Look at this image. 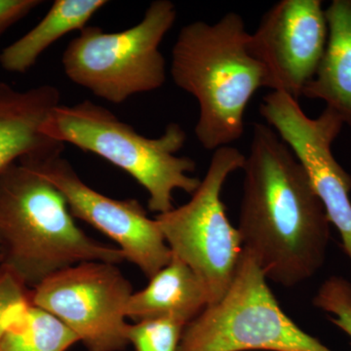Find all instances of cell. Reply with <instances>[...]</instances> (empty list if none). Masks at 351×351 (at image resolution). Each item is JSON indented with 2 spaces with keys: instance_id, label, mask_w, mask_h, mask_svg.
Here are the masks:
<instances>
[{
  "instance_id": "obj_9",
  "label": "cell",
  "mask_w": 351,
  "mask_h": 351,
  "mask_svg": "<svg viewBox=\"0 0 351 351\" xmlns=\"http://www.w3.org/2000/svg\"><path fill=\"white\" fill-rule=\"evenodd\" d=\"M63 195L69 211L119 245L126 261L151 279L172 260V252L156 219L136 199H113L90 188L62 152L25 157Z\"/></svg>"
},
{
  "instance_id": "obj_14",
  "label": "cell",
  "mask_w": 351,
  "mask_h": 351,
  "mask_svg": "<svg viewBox=\"0 0 351 351\" xmlns=\"http://www.w3.org/2000/svg\"><path fill=\"white\" fill-rule=\"evenodd\" d=\"M325 16L326 48L302 96L324 101L351 130V0H332Z\"/></svg>"
},
{
  "instance_id": "obj_2",
  "label": "cell",
  "mask_w": 351,
  "mask_h": 351,
  "mask_svg": "<svg viewBox=\"0 0 351 351\" xmlns=\"http://www.w3.org/2000/svg\"><path fill=\"white\" fill-rule=\"evenodd\" d=\"M125 261L119 248L88 237L63 195L27 161L0 172V267L27 289L86 262Z\"/></svg>"
},
{
  "instance_id": "obj_17",
  "label": "cell",
  "mask_w": 351,
  "mask_h": 351,
  "mask_svg": "<svg viewBox=\"0 0 351 351\" xmlns=\"http://www.w3.org/2000/svg\"><path fill=\"white\" fill-rule=\"evenodd\" d=\"M186 325L173 318H158L129 324L127 339L135 351H180Z\"/></svg>"
},
{
  "instance_id": "obj_20",
  "label": "cell",
  "mask_w": 351,
  "mask_h": 351,
  "mask_svg": "<svg viewBox=\"0 0 351 351\" xmlns=\"http://www.w3.org/2000/svg\"><path fill=\"white\" fill-rule=\"evenodd\" d=\"M43 3L40 0H0V34Z\"/></svg>"
},
{
  "instance_id": "obj_15",
  "label": "cell",
  "mask_w": 351,
  "mask_h": 351,
  "mask_svg": "<svg viewBox=\"0 0 351 351\" xmlns=\"http://www.w3.org/2000/svg\"><path fill=\"white\" fill-rule=\"evenodd\" d=\"M107 4L106 0H56L38 25L1 51L0 66L9 73H27L52 44L82 31Z\"/></svg>"
},
{
  "instance_id": "obj_8",
  "label": "cell",
  "mask_w": 351,
  "mask_h": 351,
  "mask_svg": "<svg viewBox=\"0 0 351 351\" xmlns=\"http://www.w3.org/2000/svg\"><path fill=\"white\" fill-rule=\"evenodd\" d=\"M131 283L112 263L86 262L60 270L32 289L29 301L69 327L89 351L128 345L127 302Z\"/></svg>"
},
{
  "instance_id": "obj_19",
  "label": "cell",
  "mask_w": 351,
  "mask_h": 351,
  "mask_svg": "<svg viewBox=\"0 0 351 351\" xmlns=\"http://www.w3.org/2000/svg\"><path fill=\"white\" fill-rule=\"evenodd\" d=\"M29 294L31 291L15 274L0 267V339L31 302Z\"/></svg>"
},
{
  "instance_id": "obj_16",
  "label": "cell",
  "mask_w": 351,
  "mask_h": 351,
  "mask_svg": "<svg viewBox=\"0 0 351 351\" xmlns=\"http://www.w3.org/2000/svg\"><path fill=\"white\" fill-rule=\"evenodd\" d=\"M80 339L52 313L27 304L0 339V351H66Z\"/></svg>"
},
{
  "instance_id": "obj_18",
  "label": "cell",
  "mask_w": 351,
  "mask_h": 351,
  "mask_svg": "<svg viewBox=\"0 0 351 351\" xmlns=\"http://www.w3.org/2000/svg\"><path fill=\"white\" fill-rule=\"evenodd\" d=\"M313 306L329 313V320L351 339V283L341 276H331L313 300Z\"/></svg>"
},
{
  "instance_id": "obj_7",
  "label": "cell",
  "mask_w": 351,
  "mask_h": 351,
  "mask_svg": "<svg viewBox=\"0 0 351 351\" xmlns=\"http://www.w3.org/2000/svg\"><path fill=\"white\" fill-rule=\"evenodd\" d=\"M245 159L230 145L217 149L191 199L156 217L173 255L204 285L209 304L226 294L243 253L241 237L228 219L221 195L228 176L242 169Z\"/></svg>"
},
{
  "instance_id": "obj_13",
  "label": "cell",
  "mask_w": 351,
  "mask_h": 351,
  "mask_svg": "<svg viewBox=\"0 0 351 351\" xmlns=\"http://www.w3.org/2000/svg\"><path fill=\"white\" fill-rule=\"evenodd\" d=\"M149 280L147 287L133 293L127 302L126 317L135 323L173 318L188 325L209 304L200 279L174 255Z\"/></svg>"
},
{
  "instance_id": "obj_10",
  "label": "cell",
  "mask_w": 351,
  "mask_h": 351,
  "mask_svg": "<svg viewBox=\"0 0 351 351\" xmlns=\"http://www.w3.org/2000/svg\"><path fill=\"white\" fill-rule=\"evenodd\" d=\"M260 113L304 166L351 263V175L332 152L343 120L329 108L311 119L299 101L283 92L265 95Z\"/></svg>"
},
{
  "instance_id": "obj_12",
  "label": "cell",
  "mask_w": 351,
  "mask_h": 351,
  "mask_svg": "<svg viewBox=\"0 0 351 351\" xmlns=\"http://www.w3.org/2000/svg\"><path fill=\"white\" fill-rule=\"evenodd\" d=\"M59 105L61 94L52 85L22 91L0 82V172L25 157L63 152L64 145L43 133Z\"/></svg>"
},
{
  "instance_id": "obj_1",
  "label": "cell",
  "mask_w": 351,
  "mask_h": 351,
  "mask_svg": "<svg viewBox=\"0 0 351 351\" xmlns=\"http://www.w3.org/2000/svg\"><path fill=\"white\" fill-rule=\"evenodd\" d=\"M237 230L267 279L293 288L326 260L331 223L306 169L269 125L254 123Z\"/></svg>"
},
{
  "instance_id": "obj_4",
  "label": "cell",
  "mask_w": 351,
  "mask_h": 351,
  "mask_svg": "<svg viewBox=\"0 0 351 351\" xmlns=\"http://www.w3.org/2000/svg\"><path fill=\"white\" fill-rule=\"evenodd\" d=\"M43 133L125 171L149 193V210L157 215L174 209L176 189L193 195L199 188L200 180L189 175L196 170L195 161L177 156L186 134L175 122L168 124L160 137L147 138L107 108L83 101L55 108Z\"/></svg>"
},
{
  "instance_id": "obj_6",
  "label": "cell",
  "mask_w": 351,
  "mask_h": 351,
  "mask_svg": "<svg viewBox=\"0 0 351 351\" xmlns=\"http://www.w3.org/2000/svg\"><path fill=\"white\" fill-rule=\"evenodd\" d=\"M267 281L243 248L230 288L186 325L180 351H334L284 313Z\"/></svg>"
},
{
  "instance_id": "obj_3",
  "label": "cell",
  "mask_w": 351,
  "mask_h": 351,
  "mask_svg": "<svg viewBox=\"0 0 351 351\" xmlns=\"http://www.w3.org/2000/svg\"><path fill=\"white\" fill-rule=\"evenodd\" d=\"M251 34L234 12L215 24L196 21L182 27L172 49L171 76L199 105L195 132L208 151L230 147L244 133L245 110L267 77L252 54Z\"/></svg>"
},
{
  "instance_id": "obj_5",
  "label": "cell",
  "mask_w": 351,
  "mask_h": 351,
  "mask_svg": "<svg viewBox=\"0 0 351 351\" xmlns=\"http://www.w3.org/2000/svg\"><path fill=\"white\" fill-rule=\"evenodd\" d=\"M176 19L172 1L156 0L142 21L125 31L106 32L86 25L64 49V73L75 84L112 104L156 91L167 77L159 46Z\"/></svg>"
},
{
  "instance_id": "obj_11",
  "label": "cell",
  "mask_w": 351,
  "mask_h": 351,
  "mask_svg": "<svg viewBox=\"0 0 351 351\" xmlns=\"http://www.w3.org/2000/svg\"><path fill=\"white\" fill-rule=\"evenodd\" d=\"M328 38L320 0H282L251 34L250 50L263 64L267 88L295 100L316 75Z\"/></svg>"
}]
</instances>
